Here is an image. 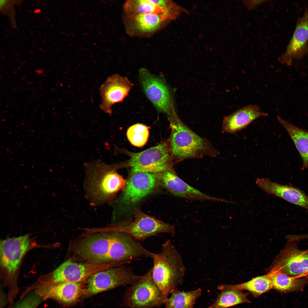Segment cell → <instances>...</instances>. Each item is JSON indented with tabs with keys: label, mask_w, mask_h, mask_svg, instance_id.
<instances>
[{
	"label": "cell",
	"mask_w": 308,
	"mask_h": 308,
	"mask_svg": "<svg viewBox=\"0 0 308 308\" xmlns=\"http://www.w3.org/2000/svg\"><path fill=\"white\" fill-rule=\"evenodd\" d=\"M114 235L108 252L102 264L116 262L128 263L131 260L142 257L153 258L154 253L149 251L131 235L113 231Z\"/></svg>",
	"instance_id": "cell-11"
},
{
	"label": "cell",
	"mask_w": 308,
	"mask_h": 308,
	"mask_svg": "<svg viewBox=\"0 0 308 308\" xmlns=\"http://www.w3.org/2000/svg\"><path fill=\"white\" fill-rule=\"evenodd\" d=\"M30 245V240L27 235L7 238L0 242V263L9 279L11 280L8 290V296L10 297H15L18 293V288L15 286L13 280Z\"/></svg>",
	"instance_id": "cell-8"
},
{
	"label": "cell",
	"mask_w": 308,
	"mask_h": 308,
	"mask_svg": "<svg viewBox=\"0 0 308 308\" xmlns=\"http://www.w3.org/2000/svg\"><path fill=\"white\" fill-rule=\"evenodd\" d=\"M277 119L292 140L301 158V169H308V130L298 127L277 116Z\"/></svg>",
	"instance_id": "cell-21"
},
{
	"label": "cell",
	"mask_w": 308,
	"mask_h": 308,
	"mask_svg": "<svg viewBox=\"0 0 308 308\" xmlns=\"http://www.w3.org/2000/svg\"><path fill=\"white\" fill-rule=\"evenodd\" d=\"M150 128L141 123H137L131 126L127 131L128 140L135 146L143 147L148 140Z\"/></svg>",
	"instance_id": "cell-28"
},
{
	"label": "cell",
	"mask_w": 308,
	"mask_h": 308,
	"mask_svg": "<svg viewBox=\"0 0 308 308\" xmlns=\"http://www.w3.org/2000/svg\"><path fill=\"white\" fill-rule=\"evenodd\" d=\"M273 288L271 281L268 275L253 278L250 281L241 283L233 285H220L217 289L222 290L231 289L241 291L246 290L256 296Z\"/></svg>",
	"instance_id": "cell-24"
},
{
	"label": "cell",
	"mask_w": 308,
	"mask_h": 308,
	"mask_svg": "<svg viewBox=\"0 0 308 308\" xmlns=\"http://www.w3.org/2000/svg\"><path fill=\"white\" fill-rule=\"evenodd\" d=\"M256 105L244 106L224 117L222 125L223 133L234 134L246 128L256 119L268 116Z\"/></svg>",
	"instance_id": "cell-19"
},
{
	"label": "cell",
	"mask_w": 308,
	"mask_h": 308,
	"mask_svg": "<svg viewBox=\"0 0 308 308\" xmlns=\"http://www.w3.org/2000/svg\"><path fill=\"white\" fill-rule=\"evenodd\" d=\"M168 299L154 282L151 268L128 289L124 301L131 308H152L165 303Z\"/></svg>",
	"instance_id": "cell-7"
},
{
	"label": "cell",
	"mask_w": 308,
	"mask_h": 308,
	"mask_svg": "<svg viewBox=\"0 0 308 308\" xmlns=\"http://www.w3.org/2000/svg\"><path fill=\"white\" fill-rule=\"evenodd\" d=\"M256 183L266 192L308 210V196L298 188L278 184L268 179L258 178Z\"/></svg>",
	"instance_id": "cell-20"
},
{
	"label": "cell",
	"mask_w": 308,
	"mask_h": 308,
	"mask_svg": "<svg viewBox=\"0 0 308 308\" xmlns=\"http://www.w3.org/2000/svg\"><path fill=\"white\" fill-rule=\"evenodd\" d=\"M114 235V232L110 231L89 235L78 242L76 251L89 263L101 264L108 252Z\"/></svg>",
	"instance_id": "cell-16"
},
{
	"label": "cell",
	"mask_w": 308,
	"mask_h": 308,
	"mask_svg": "<svg viewBox=\"0 0 308 308\" xmlns=\"http://www.w3.org/2000/svg\"><path fill=\"white\" fill-rule=\"evenodd\" d=\"M109 230L126 233L138 241L161 233H167L172 236L175 234L173 225L139 211L136 212L133 221L119 224L110 227Z\"/></svg>",
	"instance_id": "cell-9"
},
{
	"label": "cell",
	"mask_w": 308,
	"mask_h": 308,
	"mask_svg": "<svg viewBox=\"0 0 308 308\" xmlns=\"http://www.w3.org/2000/svg\"><path fill=\"white\" fill-rule=\"evenodd\" d=\"M82 283L64 282L40 286L34 291L43 300L52 299L62 304L70 305L82 299L85 287Z\"/></svg>",
	"instance_id": "cell-18"
},
{
	"label": "cell",
	"mask_w": 308,
	"mask_h": 308,
	"mask_svg": "<svg viewBox=\"0 0 308 308\" xmlns=\"http://www.w3.org/2000/svg\"><path fill=\"white\" fill-rule=\"evenodd\" d=\"M152 0L154 3L163 8L174 19L177 18L184 10L182 7L171 0Z\"/></svg>",
	"instance_id": "cell-31"
},
{
	"label": "cell",
	"mask_w": 308,
	"mask_h": 308,
	"mask_svg": "<svg viewBox=\"0 0 308 308\" xmlns=\"http://www.w3.org/2000/svg\"><path fill=\"white\" fill-rule=\"evenodd\" d=\"M278 257L274 268L293 277L308 272V251L299 249L297 240H288Z\"/></svg>",
	"instance_id": "cell-14"
},
{
	"label": "cell",
	"mask_w": 308,
	"mask_h": 308,
	"mask_svg": "<svg viewBox=\"0 0 308 308\" xmlns=\"http://www.w3.org/2000/svg\"><path fill=\"white\" fill-rule=\"evenodd\" d=\"M129 165L132 173L157 174L172 167L173 161L169 143L164 142L137 153H129Z\"/></svg>",
	"instance_id": "cell-6"
},
{
	"label": "cell",
	"mask_w": 308,
	"mask_h": 308,
	"mask_svg": "<svg viewBox=\"0 0 308 308\" xmlns=\"http://www.w3.org/2000/svg\"><path fill=\"white\" fill-rule=\"evenodd\" d=\"M141 276L135 274L130 268L122 265L100 271L87 279L82 299L119 286L132 285L139 280Z\"/></svg>",
	"instance_id": "cell-5"
},
{
	"label": "cell",
	"mask_w": 308,
	"mask_h": 308,
	"mask_svg": "<svg viewBox=\"0 0 308 308\" xmlns=\"http://www.w3.org/2000/svg\"><path fill=\"white\" fill-rule=\"evenodd\" d=\"M214 303L208 308H226L245 303H249L248 293L231 289L222 290Z\"/></svg>",
	"instance_id": "cell-27"
},
{
	"label": "cell",
	"mask_w": 308,
	"mask_h": 308,
	"mask_svg": "<svg viewBox=\"0 0 308 308\" xmlns=\"http://www.w3.org/2000/svg\"><path fill=\"white\" fill-rule=\"evenodd\" d=\"M43 301L42 298L34 291L21 298L13 308H37Z\"/></svg>",
	"instance_id": "cell-30"
},
{
	"label": "cell",
	"mask_w": 308,
	"mask_h": 308,
	"mask_svg": "<svg viewBox=\"0 0 308 308\" xmlns=\"http://www.w3.org/2000/svg\"><path fill=\"white\" fill-rule=\"evenodd\" d=\"M133 84L126 77L118 74L108 77L100 86L99 92L102 101L100 109L111 116L113 106L122 102L127 96Z\"/></svg>",
	"instance_id": "cell-13"
},
{
	"label": "cell",
	"mask_w": 308,
	"mask_h": 308,
	"mask_svg": "<svg viewBox=\"0 0 308 308\" xmlns=\"http://www.w3.org/2000/svg\"><path fill=\"white\" fill-rule=\"evenodd\" d=\"M169 120L171 132L168 143L173 160L179 162L206 156L215 157L218 155V151L208 140L191 129L177 114Z\"/></svg>",
	"instance_id": "cell-2"
},
{
	"label": "cell",
	"mask_w": 308,
	"mask_h": 308,
	"mask_svg": "<svg viewBox=\"0 0 308 308\" xmlns=\"http://www.w3.org/2000/svg\"><path fill=\"white\" fill-rule=\"evenodd\" d=\"M129 17L132 19L133 29L141 34L155 32L166 21L171 20L166 15L154 13L140 14Z\"/></svg>",
	"instance_id": "cell-22"
},
{
	"label": "cell",
	"mask_w": 308,
	"mask_h": 308,
	"mask_svg": "<svg viewBox=\"0 0 308 308\" xmlns=\"http://www.w3.org/2000/svg\"><path fill=\"white\" fill-rule=\"evenodd\" d=\"M307 274H308V273H307Z\"/></svg>",
	"instance_id": "cell-33"
},
{
	"label": "cell",
	"mask_w": 308,
	"mask_h": 308,
	"mask_svg": "<svg viewBox=\"0 0 308 308\" xmlns=\"http://www.w3.org/2000/svg\"><path fill=\"white\" fill-rule=\"evenodd\" d=\"M201 293L200 289L188 291H181L176 289L171 293V297L167 299L165 308H193Z\"/></svg>",
	"instance_id": "cell-26"
},
{
	"label": "cell",
	"mask_w": 308,
	"mask_h": 308,
	"mask_svg": "<svg viewBox=\"0 0 308 308\" xmlns=\"http://www.w3.org/2000/svg\"><path fill=\"white\" fill-rule=\"evenodd\" d=\"M308 54V8L298 20L292 38L285 52L278 61L288 66L294 60H299Z\"/></svg>",
	"instance_id": "cell-17"
},
{
	"label": "cell",
	"mask_w": 308,
	"mask_h": 308,
	"mask_svg": "<svg viewBox=\"0 0 308 308\" xmlns=\"http://www.w3.org/2000/svg\"><path fill=\"white\" fill-rule=\"evenodd\" d=\"M156 175L158 182L168 191L177 197L191 200L228 202L224 199L205 194L191 186L178 176L172 167Z\"/></svg>",
	"instance_id": "cell-15"
},
{
	"label": "cell",
	"mask_w": 308,
	"mask_h": 308,
	"mask_svg": "<svg viewBox=\"0 0 308 308\" xmlns=\"http://www.w3.org/2000/svg\"><path fill=\"white\" fill-rule=\"evenodd\" d=\"M122 264L120 262L79 263L69 260L57 267L53 272L50 280L43 284L48 285L64 282H82L100 271Z\"/></svg>",
	"instance_id": "cell-10"
},
{
	"label": "cell",
	"mask_w": 308,
	"mask_h": 308,
	"mask_svg": "<svg viewBox=\"0 0 308 308\" xmlns=\"http://www.w3.org/2000/svg\"><path fill=\"white\" fill-rule=\"evenodd\" d=\"M138 76L144 94L158 112L165 115L168 119L177 113L173 92L163 75L154 74L141 68Z\"/></svg>",
	"instance_id": "cell-4"
},
{
	"label": "cell",
	"mask_w": 308,
	"mask_h": 308,
	"mask_svg": "<svg viewBox=\"0 0 308 308\" xmlns=\"http://www.w3.org/2000/svg\"><path fill=\"white\" fill-rule=\"evenodd\" d=\"M271 281L273 288L284 292L303 290L308 279L293 277L273 268L268 274Z\"/></svg>",
	"instance_id": "cell-23"
},
{
	"label": "cell",
	"mask_w": 308,
	"mask_h": 308,
	"mask_svg": "<svg viewBox=\"0 0 308 308\" xmlns=\"http://www.w3.org/2000/svg\"><path fill=\"white\" fill-rule=\"evenodd\" d=\"M157 182L156 174L132 173L123 189L119 204L127 208L135 205L153 191Z\"/></svg>",
	"instance_id": "cell-12"
},
{
	"label": "cell",
	"mask_w": 308,
	"mask_h": 308,
	"mask_svg": "<svg viewBox=\"0 0 308 308\" xmlns=\"http://www.w3.org/2000/svg\"><path fill=\"white\" fill-rule=\"evenodd\" d=\"M123 8L129 17L140 14L154 13L166 15L173 20L169 13L152 0H127L124 4Z\"/></svg>",
	"instance_id": "cell-25"
},
{
	"label": "cell",
	"mask_w": 308,
	"mask_h": 308,
	"mask_svg": "<svg viewBox=\"0 0 308 308\" xmlns=\"http://www.w3.org/2000/svg\"><path fill=\"white\" fill-rule=\"evenodd\" d=\"M244 7L249 10H254L267 0H242Z\"/></svg>",
	"instance_id": "cell-32"
},
{
	"label": "cell",
	"mask_w": 308,
	"mask_h": 308,
	"mask_svg": "<svg viewBox=\"0 0 308 308\" xmlns=\"http://www.w3.org/2000/svg\"><path fill=\"white\" fill-rule=\"evenodd\" d=\"M22 1V0H3L0 1L1 12L7 17L12 26L14 28L17 27L15 7L16 5L19 6L21 4Z\"/></svg>",
	"instance_id": "cell-29"
},
{
	"label": "cell",
	"mask_w": 308,
	"mask_h": 308,
	"mask_svg": "<svg viewBox=\"0 0 308 308\" xmlns=\"http://www.w3.org/2000/svg\"><path fill=\"white\" fill-rule=\"evenodd\" d=\"M151 269L152 279L163 295L169 294L182 282L185 269L182 257L170 240L162 245L158 253H154Z\"/></svg>",
	"instance_id": "cell-3"
},
{
	"label": "cell",
	"mask_w": 308,
	"mask_h": 308,
	"mask_svg": "<svg viewBox=\"0 0 308 308\" xmlns=\"http://www.w3.org/2000/svg\"><path fill=\"white\" fill-rule=\"evenodd\" d=\"M84 188L86 196L92 205L110 203L127 182L113 166L100 160L84 164Z\"/></svg>",
	"instance_id": "cell-1"
}]
</instances>
